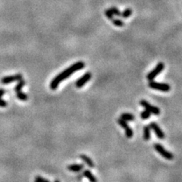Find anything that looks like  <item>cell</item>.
<instances>
[{"label":"cell","instance_id":"cell-1","mask_svg":"<svg viewBox=\"0 0 182 182\" xmlns=\"http://www.w3.org/2000/svg\"><path fill=\"white\" fill-rule=\"evenodd\" d=\"M84 66H85V64H84L83 62H81V61L71 64L69 68L64 70L62 72H61L60 74H59L56 77L53 78L52 80L50 83V88H51V90H55V89H57V87H59V83L61 82H62L64 80L69 78L71 74H74V72H76L77 71H80L83 69Z\"/></svg>","mask_w":182,"mask_h":182},{"label":"cell","instance_id":"cell-2","mask_svg":"<svg viewBox=\"0 0 182 182\" xmlns=\"http://www.w3.org/2000/svg\"><path fill=\"white\" fill-rule=\"evenodd\" d=\"M149 87L152 89L157 90L162 92H169L171 90V86L168 83H159V82H155L153 80H150L149 83Z\"/></svg>","mask_w":182,"mask_h":182},{"label":"cell","instance_id":"cell-3","mask_svg":"<svg viewBox=\"0 0 182 182\" xmlns=\"http://www.w3.org/2000/svg\"><path fill=\"white\" fill-rule=\"evenodd\" d=\"M165 68V64L162 62H159L156 64V66L155 67L153 70H152L151 71H150L148 73V74L146 75V78H147L148 80H153L154 78L156 77L157 75H159Z\"/></svg>","mask_w":182,"mask_h":182},{"label":"cell","instance_id":"cell-4","mask_svg":"<svg viewBox=\"0 0 182 182\" xmlns=\"http://www.w3.org/2000/svg\"><path fill=\"white\" fill-rule=\"evenodd\" d=\"M154 149L156 150V152H158L160 155L162 156V157L165 158V159H168V160H172L174 158V155L173 154L171 153V152L168 151L162 146L161 144H154Z\"/></svg>","mask_w":182,"mask_h":182},{"label":"cell","instance_id":"cell-5","mask_svg":"<svg viewBox=\"0 0 182 182\" xmlns=\"http://www.w3.org/2000/svg\"><path fill=\"white\" fill-rule=\"evenodd\" d=\"M140 104L145 109L149 111L150 113L156 115V116L160 114V109H159L158 107H156V106H153V105L150 104V103H149L147 101L143 99V100H141L140 102Z\"/></svg>","mask_w":182,"mask_h":182},{"label":"cell","instance_id":"cell-6","mask_svg":"<svg viewBox=\"0 0 182 182\" xmlns=\"http://www.w3.org/2000/svg\"><path fill=\"white\" fill-rule=\"evenodd\" d=\"M118 125L121 126V127H123L124 130L125 131V135L127 136V138H131L133 136V134H134V133H133L132 129L130 127V126L128 125V124L127 123V121H125V120L121 119V118L118 119Z\"/></svg>","mask_w":182,"mask_h":182},{"label":"cell","instance_id":"cell-7","mask_svg":"<svg viewBox=\"0 0 182 182\" xmlns=\"http://www.w3.org/2000/svg\"><path fill=\"white\" fill-rule=\"evenodd\" d=\"M91 77H92V74H91L90 72L88 71L87 72V73H85L82 77H80V78L76 81L75 83L76 87H78V88H81L82 87H83V86L85 85L87 82L89 81L90 79L91 78Z\"/></svg>","mask_w":182,"mask_h":182},{"label":"cell","instance_id":"cell-8","mask_svg":"<svg viewBox=\"0 0 182 182\" xmlns=\"http://www.w3.org/2000/svg\"><path fill=\"white\" fill-rule=\"evenodd\" d=\"M149 126L154 131L155 136H157L158 138L160 139V140H162V139L165 138V134L162 131V129L159 127V126L157 124L155 123V122H152V123H150V125Z\"/></svg>","mask_w":182,"mask_h":182},{"label":"cell","instance_id":"cell-9","mask_svg":"<svg viewBox=\"0 0 182 182\" xmlns=\"http://www.w3.org/2000/svg\"><path fill=\"white\" fill-rule=\"evenodd\" d=\"M22 79V74H15V75H11V76H6V77H4L1 80V82H2L3 84H7V83H11V82L16 81V80H20Z\"/></svg>","mask_w":182,"mask_h":182},{"label":"cell","instance_id":"cell-10","mask_svg":"<svg viewBox=\"0 0 182 182\" xmlns=\"http://www.w3.org/2000/svg\"><path fill=\"white\" fill-rule=\"evenodd\" d=\"M83 168H84V165L82 164H74V165H70L68 166V170L73 172H79L83 170Z\"/></svg>","mask_w":182,"mask_h":182},{"label":"cell","instance_id":"cell-11","mask_svg":"<svg viewBox=\"0 0 182 182\" xmlns=\"http://www.w3.org/2000/svg\"><path fill=\"white\" fill-rule=\"evenodd\" d=\"M80 158L87 164L88 167H90V168H93L94 167V163H93V160L89 156H87V155H84V154H82V155H80Z\"/></svg>","mask_w":182,"mask_h":182},{"label":"cell","instance_id":"cell-12","mask_svg":"<svg viewBox=\"0 0 182 182\" xmlns=\"http://www.w3.org/2000/svg\"><path fill=\"white\" fill-rule=\"evenodd\" d=\"M83 177L87 178L88 180L90 181H92V182H95V181H97V178H95V176L93 174V173L91 172L90 170L84 171V172H83Z\"/></svg>","mask_w":182,"mask_h":182},{"label":"cell","instance_id":"cell-13","mask_svg":"<svg viewBox=\"0 0 182 182\" xmlns=\"http://www.w3.org/2000/svg\"><path fill=\"white\" fill-rule=\"evenodd\" d=\"M121 119L125 120L126 121H134L135 119V117L133 116L132 114L131 113H122L121 115V117H120Z\"/></svg>","mask_w":182,"mask_h":182},{"label":"cell","instance_id":"cell-14","mask_svg":"<svg viewBox=\"0 0 182 182\" xmlns=\"http://www.w3.org/2000/svg\"><path fill=\"white\" fill-rule=\"evenodd\" d=\"M144 139L146 141L150 139V127L148 125L144 127Z\"/></svg>","mask_w":182,"mask_h":182},{"label":"cell","instance_id":"cell-15","mask_svg":"<svg viewBox=\"0 0 182 182\" xmlns=\"http://www.w3.org/2000/svg\"><path fill=\"white\" fill-rule=\"evenodd\" d=\"M25 83H26V82H25L24 80H22V79L20 80L18 83L16 85V87H15V92L18 93V92H19V91H21V89H22L23 87L25 85Z\"/></svg>","mask_w":182,"mask_h":182},{"label":"cell","instance_id":"cell-16","mask_svg":"<svg viewBox=\"0 0 182 182\" xmlns=\"http://www.w3.org/2000/svg\"><path fill=\"white\" fill-rule=\"evenodd\" d=\"M17 93V98L18 99H20V100L21 101L27 100L28 97H27V95L26 93H23L21 91H19V92H18V93Z\"/></svg>","mask_w":182,"mask_h":182},{"label":"cell","instance_id":"cell-17","mask_svg":"<svg viewBox=\"0 0 182 182\" xmlns=\"http://www.w3.org/2000/svg\"><path fill=\"white\" fill-rule=\"evenodd\" d=\"M131 14H132V10H131V8H127V9H125V11L121 13V16L122 18H129L131 16Z\"/></svg>","mask_w":182,"mask_h":182},{"label":"cell","instance_id":"cell-18","mask_svg":"<svg viewBox=\"0 0 182 182\" xmlns=\"http://www.w3.org/2000/svg\"><path fill=\"white\" fill-rule=\"evenodd\" d=\"M150 116H151V113L146 109L144 110V112H142L141 113H140V117H141L142 119H144V120L148 119V118L150 117Z\"/></svg>","mask_w":182,"mask_h":182},{"label":"cell","instance_id":"cell-19","mask_svg":"<svg viewBox=\"0 0 182 182\" xmlns=\"http://www.w3.org/2000/svg\"><path fill=\"white\" fill-rule=\"evenodd\" d=\"M112 23L116 27H123L125 23H124L123 21H121L120 19H112Z\"/></svg>","mask_w":182,"mask_h":182},{"label":"cell","instance_id":"cell-20","mask_svg":"<svg viewBox=\"0 0 182 182\" xmlns=\"http://www.w3.org/2000/svg\"><path fill=\"white\" fill-rule=\"evenodd\" d=\"M109 10L111 11H112V13L113 14V15H116V16H121V11H120L118 9V8L116 7H112V8H109Z\"/></svg>","mask_w":182,"mask_h":182},{"label":"cell","instance_id":"cell-21","mask_svg":"<svg viewBox=\"0 0 182 182\" xmlns=\"http://www.w3.org/2000/svg\"><path fill=\"white\" fill-rule=\"evenodd\" d=\"M105 15H106V17L108 18L109 20H112V19H113V14L112 13V11H110L109 9L106 10V11H105Z\"/></svg>","mask_w":182,"mask_h":182},{"label":"cell","instance_id":"cell-22","mask_svg":"<svg viewBox=\"0 0 182 182\" xmlns=\"http://www.w3.org/2000/svg\"><path fill=\"white\" fill-rule=\"evenodd\" d=\"M35 181L36 182H49V181L47 179H45V178H42L40 176H37L35 178Z\"/></svg>","mask_w":182,"mask_h":182},{"label":"cell","instance_id":"cell-23","mask_svg":"<svg viewBox=\"0 0 182 182\" xmlns=\"http://www.w3.org/2000/svg\"><path fill=\"white\" fill-rule=\"evenodd\" d=\"M7 102L3 100L2 98H0V107H6L7 106Z\"/></svg>","mask_w":182,"mask_h":182},{"label":"cell","instance_id":"cell-24","mask_svg":"<svg viewBox=\"0 0 182 182\" xmlns=\"http://www.w3.org/2000/svg\"><path fill=\"white\" fill-rule=\"evenodd\" d=\"M5 93H6V90L1 88V89H0V98H2V97L5 94Z\"/></svg>","mask_w":182,"mask_h":182}]
</instances>
